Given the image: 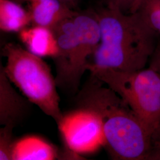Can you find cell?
<instances>
[{"mask_svg": "<svg viewBox=\"0 0 160 160\" xmlns=\"http://www.w3.org/2000/svg\"><path fill=\"white\" fill-rule=\"evenodd\" d=\"M101 40L88 71L110 68L132 72L144 68L157 45V34L138 12L127 14L109 4L96 15Z\"/></svg>", "mask_w": 160, "mask_h": 160, "instance_id": "6da1fadb", "label": "cell"}, {"mask_svg": "<svg viewBox=\"0 0 160 160\" xmlns=\"http://www.w3.org/2000/svg\"><path fill=\"white\" fill-rule=\"evenodd\" d=\"M100 80L92 79L78 98L79 107L100 116L105 137L104 147L113 160H146L152 135L129 106Z\"/></svg>", "mask_w": 160, "mask_h": 160, "instance_id": "7a4b0ae2", "label": "cell"}, {"mask_svg": "<svg viewBox=\"0 0 160 160\" xmlns=\"http://www.w3.org/2000/svg\"><path fill=\"white\" fill-rule=\"evenodd\" d=\"M6 58L4 72L8 80L30 102L38 106L58 123L62 119L55 78L42 59L17 44L8 43L3 48Z\"/></svg>", "mask_w": 160, "mask_h": 160, "instance_id": "3957f363", "label": "cell"}, {"mask_svg": "<svg viewBox=\"0 0 160 160\" xmlns=\"http://www.w3.org/2000/svg\"><path fill=\"white\" fill-rule=\"evenodd\" d=\"M117 93L152 136L160 130V75L153 69L126 72L99 69L90 72Z\"/></svg>", "mask_w": 160, "mask_h": 160, "instance_id": "277c9868", "label": "cell"}, {"mask_svg": "<svg viewBox=\"0 0 160 160\" xmlns=\"http://www.w3.org/2000/svg\"><path fill=\"white\" fill-rule=\"evenodd\" d=\"M52 29L59 48L57 56L53 58L57 84L63 90L77 92L82 75L88 71L90 58L80 43L73 17L63 20Z\"/></svg>", "mask_w": 160, "mask_h": 160, "instance_id": "5b68a950", "label": "cell"}, {"mask_svg": "<svg viewBox=\"0 0 160 160\" xmlns=\"http://www.w3.org/2000/svg\"><path fill=\"white\" fill-rule=\"evenodd\" d=\"M57 125L66 148L77 154L94 153L105 145L102 122L92 109L79 107L63 114Z\"/></svg>", "mask_w": 160, "mask_h": 160, "instance_id": "8992f818", "label": "cell"}, {"mask_svg": "<svg viewBox=\"0 0 160 160\" xmlns=\"http://www.w3.org/2000/svg\"><path fill=\"white\" fill-rule=\"evenodd\" d=\"M28 104L12 87L4 68H0V124L2 126H16L23 119Z\"/></svg>", "mask_w": 160, "mask_h": 160, "instance_id": "52a82bcc", "label": "cell"}, {"mask_svg": "<svg viewBox=\"0 0 160 160\" xmlns=\"http://www.w3.org/2000/svg\"><path fill=\"white\" fill-rule=\"evenodd\" d=\"M26 49L40 57H56L59 53L57 40L52 29L33 25L18 32Z\"/></svg>", "mask_w": 160, "mask_h": 160, "instance_id": "ba28073f", "label": "cell"}, {"mask_svg": "<svg viewBox=\"0 0 160 160\" xmlns=\"http://www.w3.org/2000/svg\"><path fill=\"white\" fill-rule=\"evenodd\" d=\"M30 14L33 25L52 29L63 20L77 13L71 10L61 0H29Z\"/></svg>", "mask_w": 160, "mask_h": 160, "instance_id": "9c48e42d", "label": "cell"}, {"mask_svg": "<svg viewBox=\"0 0 160 160\" xmlns=\"http://www.w3.org/2000/svg\"><path fill=\"white\" fill-rule=\"evenodd\" d=\"M58 157L55 147L37 135H27L18 139L12 147V160H52Z\"/></svg>", "mask_w": 160, "mask_h": 160, "instance_id": "30bf717a", "label": "cell"}, {"mask_svg": "<svg viewBox=\"0 0 160 160\" xmlns=\"http://www.w3.org/2000/svg\"><path fill=\"white\" fill-rule=\"evenodd\" d=\"M32 23L30 12L10 0H0V28L6 32H19Z\"/></svg>", "mask_w": 160, "mask_h": 160, "instance_id": "8fae6325", "label": "cell"}, {"mask_svg": "<svg viewBox=\"0 0 160 160\" xmlns=\"http://www.w3.org/2000/svg\"><path fill=\"white\" fill-rule=\"evenodd\" d=\"M156 33H160V0H142L137 11Z\"/></svg>", "mask_w": 160, "mask_h": 160, "instance_id": "7c38bea8", "label": "cell"}, {"mask_svg": "<svg viewBox=\"0 0 160 160\" xmlns=\"http://www.w3.org/2000/svg\"><path fill=\"white\" fill-rule=\"evenodd\" d=\"M14 126L7 125L0 130V160H12V130Z\"/></svg>", "mask_w": 160, "mask_h": 160, "instance_id": "4fadbf2b", "label": "cell"}, {"mask_svg": "<svg viewBox=\"0 0 160 160\" xmlns=\"http://www.w3.org/2000/svg\"><path fill=\"white\" fill-rule=\"evenodd\" d=\"M146 160H160V130L152 136L151 147Z\"/></svg>", "mask_w": 160, "mask_h": 160, "instance_id": "5bb4252c", "label": "cell"}, {"mask_svg": "<svg viewBox=\"0 0 160 160\" xmlns=\"http://www.w3.org/2000/svg\"><path fill=\"white\" fill-rule=\"evenodd\" d=\"M149 62V68L153 69L160 75V43L157 44Z\"/></svg>", "mask_w": 160, "mask_h": 160, "instance_id": "9a60e30c", "label": "cell"}, {"mask_svg": "<svg viewBox=\"0 0 160 160\" xmlns=\"http://www.w3.org/2000/svg\"><path fill=\"white\" fill-rule=\"evenodd\" d=\"M133 0H110L109 4L119 8L121 10L125 12V10L130 9Z\"/></svg>", "mask_w": 160, "mask_h": 160, "instance_id": "2e32d148", "label": "cell"}, {"mask_svg": "<svg viewBox=\"0 0 160 160\" xmlns=\"http://www.w3.org/2000/svg\"><path fill=\"white\" fill-rule=\"evenodd\" d=\"M142 1V0H133L131 6L129 9V12H137Z\"/></svg>", "mask_w": 160, "mask_h": 160, "instance_id": "e0dca14e", "label": "cell"}, {"mask_svg": "<svg viewBox=\"0 0 160 160\" xmlns=\"http://www.w3.org/2000/svg\"><path fill=\"white\" fill-rule=\"evenodd\" d=\"M62 1H63V2H71V1H74V0H61Z\"/></svg>", "mask_w": 160, "mask_h": 160, "instance_id": "ac0fdd59", "label": "cell"}, {"mask_svg": "<svg viewBox=\"0 0 160 160\" xmlns=\"http://www.w3.org/2000/svg\"><path fill=\"white\" fill-rule=\"evenodd\" d=\"M26 1H29V0H26Z\"/></svg>", "mask_w": 160, "mask_h": 160, "instance_id": "d6986e66", "label": "cell"}]
</instances>
